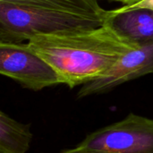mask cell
<instances>
[{
    "mask_svg": "<svg viewBox=\"0 0 153 153\" xmlns=\"http://www.w3.org/2000/svg\"><path fill=\"white\" fill-rule=\"evenodd\" d=\"M27 47L47 61L62 84L73 89L102 76L122 56L141 45L117 32L106 20L99 28L35 37Z\"/></svg>",
    "mask_w": 153,
    "mask_h": 153,
    "instance_id": "1",
    "label": "cell"
},
{
    "mask_svg": "<svg viewBox=\"0 0 153 153\" xmlns=\"http://www.w3.org/2000/svg\"><path fill=\"white\" fill-rule=\"evenodd\" d=\"M108 17L30 8L0 2V43H22L45 35L66 34L96 29Z\"/></svg>",
    "mask_w": 153,
    "mask_h": 153,
    "instance_id": "2",
    "label": "cell"
},
{
    "mask_svg": "<svg viewBox=\"0 0 153 153\" xmlns=\"http://www.w3.org/2000/svg\"><path fill=\"white\" fill-rule=\"evenodd\" d=\"M78 145L97 153H153V119L130 113L90 134Z\"/></svg>",
    "mask_w": 153,
    "mask_h": 153,
    "instance_id": "3",
    "label": "cell"
},
{
    "mask_svg": "<svg viewBox=\"0 0 153 153\" xmlns=\"http://www.w3.org/2000/svg\"><path fill=\"white\" fill-rule=\"evenodd\" d=\"M0 74L35 91L62 84L55 69L26 43H0Z\"/></svg>",
    "mask_w": 153,
    "mask_h": 153,
    "instance_id": "4",
    "label": "cell"
},
{
    "mask_svg": "<svg viewBox=\"0 0 153 153\" xmlns=\"http://www.w3.org/2000/svg\"><path fill=\"white\" fill-rule=\"evenodd\" d=\"M153 74V42L129 51L102 76L81 87L77 98L107 93L116 87Z\"/></svg>",
    "mask_w": 153,
    "mask_h": 153,
    "instance_id": "5",
    "label": "cell"
},
{
    "mask_svg": "<svg viewBox=\"0 0 153 153\" xmlns=\"http://www.w3.org/2000/svg\"><path fill=\"white\" fill-rule=\"evenodd\" d=\"M107 21L117 32L139 45L153 42L152 10L136 9L115 14L108 10Z\"/></svg>",
    "mask_w": 153,
    "mask_h": 153,
    "instance_id": "6",
    "label": "cell"
},
{
    "mask_svg": "<svg viewBox=\"0 0 153 153\" xmlns=\"http://www.w3.org/2000/svg\"><path fill=\"white\" fill-rule=\"evenodd\" d=\"M32 140L30 125L17 122L0 111V150L7 153H26Z\"/></svg>",
    "mask_w": 153,
    "mask_h": 153,
    "instance_id": "7",
    "label": "cell"
},
{
    "mask_svg": "<svg viewBox=\"0 0 153 153\" xmlns=\"http://www.w3.org/2000/svg\"><path fill=\"white\" fill-rule=\"evenodd\" d=\"M0 2L30 8L55 10L81 14L104 15L108 11L103 9L97 0H0Z\"/></svg>",
    "mask_w": 153,
    "mask_h": 153,
    "instance_id": "8",
    "label": "cell"
},
{
    "mask_svg": "<svg viewBox=\"0 0 153 153\" xmlns=\"http://www.w3.org/2000/svg\"><path fill=\"white\" fill-rule=\"evenodd\" d=\"M136 9H148L153 11V0H139L137 2L132 3V4H124L123 6L114 9V10H109L110 13H122L127 11L131 10H136Z\"/></svg>",
    "mask_w": 153,
    "mask_h": 153,
    "instance_id": "9",
    "label": "cell"
},
{
    "mask_svg": "<svg viewBox=\"0 0 153 153\" xmlns=\"http://www.w3.org/2000/svg\"><path fill=\"white\" fill-rule=\"evenodd\" d=\"M59 153H97L95 152H92L91 150H88L86 148H83V147H81L79 145H77L75 148L74 149H70V150H65V151H63Z\"/></svg>",
    "mask_w": 153,
    "mask_h": 153,
    "instance_id": "10",
    "label": "cell"
},
{
    "mask_svg": "<svg viewBox=\"0 0 153 153\" xmlns=\"http://www.w3.org/2000/svg\"><path fill=\"white\" fill-rule=\"evenodd\" d=\"M114 1L121 2V3H123L124 4H132V3L137 2V1H139V0H114Z\"/></svg>",
    "mask_w": 153,
    "mask_h": 153,
    "instance_id": "11",
    "label": "cell"
},
{
    "mask_svg": "<svg viewBox=\"0 0 153 153\" xmlns=\"http://www.w3.org/2000/svg\"><path fill=\"white\" fill-rule=\"evenodd\" d=\"M0 153H7V152H4V151H1V150H0Z\"/></svg>",
    "mask_w": 153,
    "mask_h": 153,
    "instance_id": "12",
    "label": "cell"
}]
</instances>
